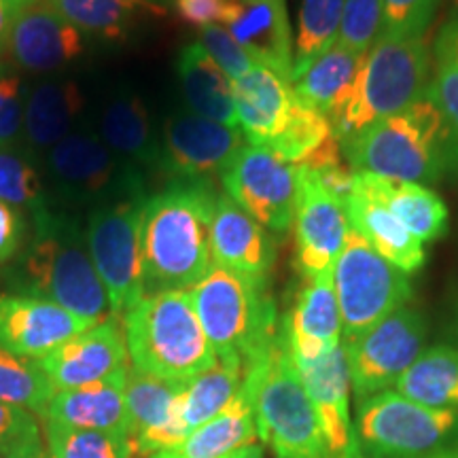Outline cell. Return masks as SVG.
I'll return each mask as SVG.
<instances>
[{"instance_id": "cell-1", "label": "cell", "mask_w": 458, "mask_h": 458, "mask_svg": "<svg viewBox=\"0 0 458 458\" xmlns=\"http://www.w3.org/2000/svg\"><path fill=\"white\" fill-rule=\"evenodd\" d=\"M215 199L213 185L204 182H172L145 199L140 246L147 293L193 289L213 270Z\"/></svg>"}, {"instance_id": "cell-2", "label": "cell", "mask_w": 458, "mask_h": 458, "mask_svg": "<svg viewBox=\"0 0 458 458\" xmlns=\"http://www.w3.org/2000/svg\"><path fill=\"white\" fill-rule=\"evenodd\" d=\"M354 172H371L399 182H439L458 168V140L428 98L380 119L340 142Z\"/></svg>"}, {"instance_id": "cell-3", "label": "cell", "mask_w": 458, "mask_h": 458, "mask_svg": "<svg viewBox=\"0 0 458 458\" xmlns=\"http://www.w3.org/2000/svg\"><path fill=\"white\" fill-rule=\"evenodd\" d=\"M13 284L21 293L45 297L91 325L111 317L85 232L71 216L54 210L30 223V240L17 257Z\"/></svg>"}, {"instance_id": "cell-4", "label": "cell", "mask_w": 458, "mask_h": 458, "mask_svg": "<svg viewBox=\"0 0 458 458\" xmlns=\"http://www.w3.org/2000/svg\"><path fill=\"white\" fill-rule=\"evenodd\" d=\"M123 340L131 365L164 380L189 382L216 365L189 291L142 295L123 312Z\"/></svg>"}, {"instance_id": "cell-5", "label": "cell", "mask_w": 458, "mask_h": 458, "mask_svg": "<svg viewBox=\"0 0 458 458\" xmlns=\"http://www.w3.org/2000/svg\"><path fill=\"white\" fill-rule=\"evenodd\" d=\"M267 284V280L213 266L189 291L216 360L246 369L270 351L280 320Z\"/></svg>"}, {"instance_id": "cell-6", "label": "cell", "mask_w": 458, "mask_h": 458, "mask_svg": "<svg viewBox=\"0 0 458 458\" xmlns=\"http://www.w3.org/2000/svg\"><path fill=\"white\" fill-rule=\"evenodd\" d=\"M244 377L255 385L257 437L276 458H334L297 374L283 318L270 351L244 369Z\"/></svg>"}, {"instance_id": "cell-7", "label": "cell", "mask_w": 458, "mask_h": 458, "mask_svg": "<svg viewBox=\"0 0 458 458\" xmlns=\"http://www.w3.org/2000/svg\"><path fill=\"white\" fill-rule=\"evenodd\" d=\"M431 81V47L427 37H377L342 113L331 122L337 140L359 134L380 119L427 98Z\"/></svg>"}, {"instance_id": "cell-8", "label": "cell", "mask_w": 458, "mask_h": 458, "mask_svg": "<svg viewBox=\"0 0 458 458\" xmlns=\"http://www.w3.org/2000/svg\"><path fill=\"white\" fill-rule=\"evenodd\" d=\"M352 431L365 458H418L456 439L458 411L385 391L359 401Z\"/></svg>"}, {"instance_id": "cell-9", "label": "cell", "mask_w": 458, "mask_h": 458, "mask_svg": "<svg viewBox=\"0 0 458 458\" xmlns=\"http://www.w3.org/2000/svg\"><path fill=\"white\" fill-rule=\"evenodd\" d=\"M334 286L342 314V344L368 334L408 306L414 295L408 274L377 255L352 229L334 266Z\"/></svg>"}, {"instance_id": "cell-10", "label": "cell", "mask_w": 458, "mask_h": 458, "mask_svg": "<svg viewBox=\"0 0 458 458\" xmlns=\"http://www.w3.org/2000/svg\"><path fill=\"white\" fill-rule=\"evenodd\" d=\"M147 198H125L98 206L91 210L85 229L91 261L114 318L123 317L147 293L140 246V216Z\"/></svg>"}, {"instance_id": "cell-11", "label": "cell", "mask_w": 458, "mask_h": 458, "mask_svg": "<svg viewBox=\"0 0 458 458\" xmlns=\"http://www.w3.org/2000/svg\"><path fill=\"white\" fill-rule=\"evenodd\" d=\"M45 168L57 196L71 204L105 206L145 196L139 170L91 131H71L51 147L45 153Z\"/></svg>"}, {"instance_id": "cell-12", "label": "cell", "mask_w": 458, "mask_h": 458, "mask_svg": "<svg viewBox=\"0 0 458 458\" xmlns=\"http://www.w3.org/2000/svg\"><path fill=\"white\" fill-rule=\"evenodd\" d=\"M427 320L416 308L403 306L357 340L342 344L359 401L391 391L422 354Z\"/></svg>"}, {"instance_id": "cell-13", "label": "cell", "mask_w": 458, "mask_h": 458, "mask_svg": "<svg viewBox=\"0 0 458 458\" xmlns=\"http://www.w3.org/2000/svg\"><path fill=\"white\" fill-rule=\"evenodd\" d=\"M225 193L267 232L284 236L295 221L297 165L272 148L244 145L221 176Z\"/></svg>"}, {"instance_id": "cell-14", "label": "cell", "mask_w": 458, "mask_h": 458, "mask_svg": "<svg viewBox=\"0 0 458 458\" xmlns=\"http://www.w3.org/2000/svg\"><path fill=\"white\" fill-rule=\"evenodd\" d=\"M242 147L240 128L210 122L191 111H179L164 123L157 165L172 182L213 185V179L223 176Z\"/></svg>"}, {"instance_id": "cell-15", "label": "cell", "mask_w": 458, "mask_h": 458, "mask_svg": "<svg viewBox=\"0 0 458 458\" xmlns=\"http://www.w3.org/2000/svg\"><path fill=\"white\" fill-rule=\"evenodd\" d=\"M295 261L303 278H317L334 272L346 244L351 225L346 210L317 174L297 165L295 208Z\"/></svg>"}, {"instance_id": "cell-16", "label": "cell", "mask_w": 458, "mask_h": 458, "mask_svg": "<svg viewBox=\"0 0 458 458\" xmlns=\"http://www.w3.org/2000/svg\"><path fill=\"white\" fill-rule=\"evenodd\" d=\"M117 318L108 317L57 346L38 360L55 391H71L108 380L130 368Z\"/></svg>"}, {"instance_id": "cell-17", "label": "cell", "mask_w": 458, "mask_h": 458, "mask_svg": "<svg viewBox=\"0 0 458 458\" xmlns=\"http://www.w3.org/2000/svg\"><path fill=\"white\" fill-rule=\"evenodd\" d=\"M89 327L91 323L88 320L45 297L26 293L0 295V346L17 357L41 360Z\"/></svg>"}, {"instance_id": "cell-18", "label": "cell", "mask_w": 458, "mask_h": 458, "mask_svg": "<svg viewBox=\"0 0 458 458\" xmlns=\"http://www.w3.org/2000/svg\"><path fill=\"white\" fill-rule=\"evenodd\" d=\"M348 225L365 238L377 255L391 261L401 272L416 274L425 266V244L411 236L410 229L394 216L377 187V174L371 172H354L352 191L344 199Z\"/></svg>"}, {"instance_id": "cell-19", "label": "cell", "mask_w": 458, "mask_h": 458, "mask_svg": "<svg viewBox=\"0 0 458 458\" xmlns=\"http://www.w3.org/2000/svg\"><path fill=\"white\" fill-rule=\"evenodd\" d=\"M85 54V34L47 0H32L11 28L7 55L28 72H54Z\"/></svg>"}, {"instance_id": "cell-20", "label": "cell", "mask_w": 458, "mask_h": 458, "mask_svg": "<svg viewBox=\"0 0 458 458\" xmlns=\"http://www.w3.org/2000/svg\"><path fill=\"white\" fill-rule=\"evenodd\" d=\"M187 382H172L128 368L125 405L136 452L156 454L185 439L179 422V397Z\"/></svg>"}, {"instance_id": "cell-21", "label": "cell", "mask_w": 458, "mask_h": 458, "mask_svg": "<svg viewBox=\"0 0 458 458\" xmlns=\"http://www.w3.org/2000/svg\"><path fill=\"white\" fill-rule=\"evenodd\" d=\"M210 255L215 266L267 280L276 259V244L270 232L227 193H216L210 223Z\"/></svg>"}, {"instance_id": "cell-22", "label": "cell", "mask_w": 458, "mask_h": 458, "mask_svg": "<svg viewBox=\"0 0 458 458\" xmlns=\"http://www.w3.org/2000/svg\"><path fill=\"white\" fill-rule=\"evenodd\" d=\"M233 105L238 128L249 145L270 147L293 114V83L272 68L255 64L233 81Z\"/></svg>"}, {"instance_id": "cell-23", "label": "cell", "mask_w": 458, "mask_h": 458, "mask_svg": "<svg viewBox=\"0 0 458 458\" xmlns=\"http://www.w3.org/2000/svg\"><path fill=\"white\" fill-rule=\"evenodd\" d=\"M295 360L303 388L317 410L320 428L327 439L334 458H342L352 444L351 416V371H348L344 346L314 360Z\"/></svg>"}, {"instance_id": "cell-24", "label": "cell", "mask_w": 458, "mask_h": 458, "mask_svg": "<svg viewBox=\"0 0 458 458\" xmlns=\"http://www.w3.org/2000/svg\"><path fill=\"white\" fill-rule=\"evenodd\" d=\"M289 348L297 360H314L342 346V314L334 272L303 278L293 308L283 318Z\"/></svg>"}, {"instance_id": "cell-25", "label": "cell", "mask_w": 458, "mask_h": 458, "mask_svg": "<svg viewBox=\"0 0 458 458\" xmlns=\"http://www.w3.org/2000/svg\"><path fill=\"white\" fill-rule=\"evenodd\" d=\"M225 28L255 64L272 68L291 81L293 30L286 0H232Z\"/></svg>"}, {"instance_id": "cell-26", "label": "cell", "mask_w": 458, "mask_h": 458, "mask_svg": "<svg viewBox=\"0 0 458 458\" xmlns=\"http://www.w3.org/2000/svg\"><path fill=\"white\" fill-rule=\"evenodd\" d=\"M255 385L244 377L240 393L221 414L187 435L182 442L148 458H225L255 445Z\"/></svg>"}, {"instance_id": "cell-27", "label": "cell", "mask_w": 458, "mask_h": 458, "mask_svg": "<svg viewBox=\"0 0 458 458\" xmlns=\"http://www.w3.org/2000/svg\"><path fill=\"white\" fill-rule=\"evenodd\" d=\"M125 377L128 369L96 385L55 391L43 420H54L57 425L74 428H89V431L119 433L131 439L128 405H125Z\"/></svg>"}, {"instance_id": "cell-28", "label": "cell", "mask_w": 458, "mask_h": 458, "mask_svg": "<svg viewBox=\"0 0 458 458\" xmlns=\"http://www.w3.org/2000/svg\"><path fill=\"white\" fill-rule=\"evenodd\" d=\"M85 96L77 81L51 79L30 89L26 98L24 139L28 151L47 153L72 131V125L83 114Z\"/></svg>"}, {"instance_id": "cell-29", "label": "cell", "mask_w": 458, "mask_h": 458, "mask_svg": "<svg viewBox=\"0 0 458 458\" xmlns=\"http://www.w3.org/2000/svg\"><path fill=\"white\" fill-rule=\"evenodd\" d=\"M176 74L189 111L210 122L238 128L232 79L198 41L181 49Z\"/></svg>"}, {"instance_id": "cell-30", "label": "cell", "mask_w": 458, "mask_h": 458, "mask_svg": "<svg viewBox=\"0 0 458 458\" xmlns=\"http://www.w3.org/2000/svg\"><path fill=\"white\" fill-rule=\"evenodd\" d=\"M98 136L123 162L131 165L159 164V140L153 131L151 114L134 91H117L111 96L102 111Z\"/></svg>"}, {"instance_id": "cell-31", "label": "cell", "mask_w": 458, "mask_h": 458, "mask_svg": "<svg viewBox=\"0 0 458 458\" xmlns=\"http://www.w3.org/2000/svg\"><path fill=\"white\" fill-rule=\"evenodd\" d=\"M363 60L365 54H357V51L335 43L329 51L317 57L297 81H293L295 98L301 105L327 114L334 122L351 98Z\"/></svg>"}, {"instance_id": "cell-32", "label": "cell", "mask_w": 458, "mask_h": 458, "mask_svg": "<svg viewBox=\"0 0 458 458\" xmlns=\"http://www.w3.org/2000/svg\"><path fill=\"white\" fill-rule=\"evenodd\" d=\"M85 37L119 43L130 38L145 17L165 15L164 7L142 0H47Z\"/></svg>"}, {"instance_id": "cell-33", "label": "cell", "mask_w": 458, "mask_h": 458, "mask_svg": "<svg viewBox=\"0 0 458 458\" xmlns=\"http://www.w3.org/2000/svg\"><path fill=\"white\" fill-rule=\"evenodd\" d=\"M394 391L428 408L458 411V348L437 344L422 351Z\"/></svg>"}, {"instance_id": "cell-34", "label": "cell", "mask_w": 458, "mask_h": 458, "mask_svg": "<svg viewBox=\"0 0 458 458\" xmlns=\"http://www.w3.org/2000/svg\"><path fill=\"white\" fill-rule=\"evenodd\" d=\"M377 187L388 210L410 229L418 242H435L448 233V206L428 187L391 181L385 176H377Z\"/></svg>"}, {"instance_id": "cell-35", "label": "cell", "mask_w": 458, "mask_h": 458, "mask_svg": "<svg viewBox=\"0 0 458 458\" xmlns=\"http://www.w3.org/2000/svg\"><path fill=\"white\" fill-rule=\"evenodd\" d=\"M244 369L240 365L221 363L189 380L179 397V422L185 437L210 418L221 414L240 393Z\"/></svg>"}, {"instance_id": "cell-36", "label": "cell", "mask_w": 458, "mask_h": 458, "mask_svg": "<svg viewBox=\"0 0 458 458\" xmlns=\"http://www.w3.org/2000/svg\"><path fill=\"white\" fill-rule=\"evenodd\" d=\"M344 3L346 0H301L300 17H297V34L293 38L291 83L297 81L317 57L337 43Z\"/></svg>"}, {"instance_id": "cell-37", "label": "cell", "mask_w": 458, "mask_h": 458, "mask_svg": "<svg viewBox=\"0 0 458 458\" xmlns=\"http://www.w3.org/2000/svg\"><path fill=\"white\" fill-rule=\"evenodd\" d=\"M0 202L24 210L30 223L51 210L41 172L28 148L0 147Z\"/></svg>"}, {"instance_id": "cell-38", "label": "cell", "mask_w": 458, "mask_h": 458, "mask_svg": "<svg viewBox=\"0 0 458 458\" xmlns=\"http://www.w3.org/2000/svg\"><path fill=\"white\" fill-rule=\"evenodd\" d=\"M427 98L439 108L458 140V11L444 21L435 37Z\"/></svg>"}, {"instance_id": "cell-39", "label": "cell", "mask_w": 458, "mask_h": 458, "mask_svg": "<svg viewBox=\"0 0 458 458\" xmlns=\"http://www.w3.org/2000/svg\"><path fill=\"white\" fill-rule=\"evenodd\" d=\"M55 394L54 385L38 365V360L17 357L0 346V401L30 410L45 418L49 401Z\"/></svg>"}, {"instance_id": "cell-40", "label": "cell", "mask_w": 458, "mask_h": 458, "mask_svg": "<svg viewBox=\"0 0 458 458\" xmlns=\"http://www.w3.org/2000/svg\"><path fill=\"white\" fill-rule=\"evenodd\" d=\"M43 422L51 458H131L136 452L134 442L125 435Z\"/></svg>"}, {"instance_id": "cell-41", "label": "cell", "mask_w": 458, "mask_h": 458, "mask_svg": "<svg viewBox=\"0 0 458 458\" xmlns=\"http://www.w3.org/2000/svg\"><path fill=\"white\" fill-rule=\"evenodd\" d=\"M334 136V125H331L327 114L314 111V108L301 105L295 98V108L289 119V125L267 148H272L284 162L300 165Z\"/></svg>"}, {"instance_id": "cell-42", "label": "cell", "mask_w": 458, "mask_h": 458, "mask_svg": "<svg viewBox=\"0 0 458 458\" xmlns=\"http://www.w3.org/2000/svg\"><path fill=\"white\" fill-rule=\"evenodd\" d=\"M442 0H382L377 37H425Z\"/></svg>"}, {"instance_id": "cell-43", "label": "cell", "mask_w": 458, "mask_h": 458, "mask_svg": "<svg viewBox=\"0 0 458 458\" xmlns=\"http://www.w3.org/2000/svg\"><path fill=\"white\" fill-rule=\"evenodd\" d=\"M382 0H346L337 43L357 54H368L377 38Z\"/></svg>"}, {"instance_id": "cell-44", "label": "cell", "mask_w": 458, "mask_h": 458, "mask_svg": "<svg viewBox=\"0 0 458 458\" xmlns=\"http://www.w3.org/2000/svg\"><path fill=\"white\" fill-rule=\"evenodd\" d=\"M26 94L20 74L0 62V147H11L24 136Z\"/></svg>"}, {"instance_id": "cell-45", "label": "cell", "mask_w": 458, "mask_h": 458, "mask_svg": "<svg viewBox=\"0 0 458 458\" xmlns=\"http://www.w3.org/2000/svg\"><path fill=\"white\" fill-rule=\"evenodd\" d=\"M198 43L225 71L227 77L232 79V83L238 81L240 77H244L255 66L253 57L246 54V49L229 34L225 26L202 28Z\"/></svg>"}, {"instance_id": "cell-46", "label": "cell", "mask_w": 458, "mask_h": 458, "mask_svg": "<svg viewBox=\"0 0 458 458\" xmlns=\"http://www.w3.org/2000/svg\"><path fill=\"white\" fill-rule=\"evenodd\" d=\"M41 442V427L30 410L0 401V458Z\"/></svg>"}, {"instance_id": "cell-47", "label": "cell", "mask_w": 458, "mask_h": 458, "mask_svg": "<svg viewBox=\"0 0 458 458\" xmlns=\"http://www.w3.org/2000/svg\"><path fill=\"white\" fill-rule=\"evenodd\" d=\"M172 9L187 26L202 28L225 26L232 15V0H172Z\"/></svg>"}, {"instance_id": "cell-48", "label": "cell", "mask_w": 458, "mask_h": 458, "mask_svg": "<svg viewBox=\"0 0 458 458\" xmlns=\"http://www.w3.org/2000/svg\"><path fill=\"white\" fill-rule=\"evenodd\" d=\"M28 236H30L28 215L0 202V263H7L20 255Z\"/></svg>"}, {"instance_id": "cell-49", "label": "cell", "mask_w": 458, "mask_h": 458, "mask_svg": "<svg viewBox=\"0 0 458 458\" xmlns=\"http://www.w3.org/2000/svg\"><path fill=\"white\" fill-rule=\"evenodd\" d=\"M28 3H32V0H0V62L7 57L11 28Z\"/></svg>"}, {"instance_id": "cell-50", "label": "cell", "mask_w": 458, "mask_h": 458, "mask_svg": "<svg viewBox=\"0 0 458 458\" xmlns=\"http://www.w3.org/2000/svg\"><path fill=\"white\" fill-rule=\"evenodd\" d=\"M4 458H51V454L45 450L43 442H37V444L24 445V448L11 452V454H7Z\"/></svg>"}, {"instance_id": "cell-51", "label": "cell", "mask_w": 458, "mask_h": 458, "mask_svg": "<svg viewBox=\"0 0 458 458\" xmlns=\"http://www.w3.org/2000/svg\"><path fill=\"white\" fill-rule=\"evenodd\" d=\"M418 458H458V437L452 439V442L439 445L437 450L428 452L425 456H418Z\"/></svg>"}, {"instance_id": "cell-52", "label": "cell", "mask_w": 458, "mask_h": 458, "mask_svg": "<svg viewBox=\"0 0 458 458\" xmlns=\"http://www.w3.org/2000/svg\"><path fill=\"white\" fill-rule=\"evenodd\" d=\"M342 458H365V456H363V452L359 450L357 442H354V435H352V444L348 445L346 452H344V454H342Z\"/></svg>"}, {"instance_id": "cell-53", "label": "cell", "mask_w": 458, "mask_h": 458, "mask_svg": "<svg viewBox=\"0 0 458 458\" xmlns=\"http://www.w3.org/2000/svg\"><path fill=\"white\" fill-rule=\"evenodd\" d=\"M253 450H255V445H249V448L240 450V452H236V454H229L225 458H249L250 454H253Z\"/></svg>"}, {"instance_id": "cell-54", "label": "cell", "mask_w": 458, "mask_h": 458, "mask_svg": "<svg viewBox=\"0 0 458 458\" xmlns=\"http://www.w3.org/2000/svg\"><path fill=\"white\" fill-rule=\"evenodd\" d=\"M142 3H148V4H156V7L168 9L170 4H172V0H142Z\"/></svg>"}, {"instance_id": "cell-55", "label": "cell", "mask_w": 458, "mask_h": 458, "mask_svg": "<svg viewBox=\"0 0 458 458\" xmlns=\"http://www.w3.org/2000/svg\"><path fill=\"white\" fill-rule=\"evenodd\" d=\"M249 458H263V450L259 448V445H255V450H253V454H250Z\"/></svg>"}, {"instance_id": "cell-56", "label": "cell", "mask_w": 458, "mask_h": 458, "mask_svg": "<svg viewBox=\"0 0 458 458\" xmlns=\"http://www.w3.org/2000/svg\"><path fill=\"white\" fill-rule=\"evenodd\" d=\"M454 335H456V340H458V317H456V325H454Z\"/></svg>"}]
</instances>
